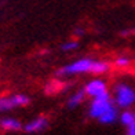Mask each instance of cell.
Wrapping results in <instances>:
<instances>
[{
    "label": "cell",
    "mask_w": 135,
    "mask_h": 135,
    "mask_svg": "<svg viewBox=\"0 0 135 135\" xmlns=\"http://www.w3.org/2000/svg\"><path fill=\"white\" fill-rule=\"evenodd\" d=\"M113 99L112 95L109 97H103V98H97V99H91L88 109H87V114L90 119L99 121V119L103 114L108 112V109L113 105Z\"/></svg>",
    "instance_id": "4"
},
{
    "label": "cell",
    "mask_w": 135,
    "mask_h": 135,
    "mask_svg": "<svg viewBox=\"0 0 135 135\" xmlns=\"http://www.w3.org/2000/svg\"><path fill=\"white\" fill-rule=\"evenodd\" d=\"M94 61L90 57H83L79 58L76 61L64 65L62 68H59L57 72V76L61 77H69V76H79V75H87V73H93V66Z\"/></svg>",
    "instance_id": "2"
},
{
    "label": "cell",
    "mask_w": 135,
    "mask_h": 135,
    "mask_svg": "<svg viewBox=\"0 0 135 135\" xmlns=\"http://www.w3.org/2000/svg\"><path fill=\"white\" fill-rule=\"evenodd\" d=\"M30 103V98L26 94H13L0 97V113L10 112L17 108H23Z\"/></svg>",
    "instance_id": "5"
},
{
    "label": "cell",
    "mask_w": 135,
    "mask_h": 135,
    "mask_svg": "<svg viewBox=\"0 0 135 135\" xmlns=\"http://www.w3.org/2000/svg\"><path fill=\"white\" fill-rule=\"evenodd\" d=\"M121 36H135V26L131 28V29H126V30H123L121 32Z\"/></svg>",
    "instance_id": "14"
},
{
    "label": "cell",
    "mask_w": 135,
    "mask_h": 135,
    "mask_svg": "<svg viewBox=\"0 0 135 135\" xmlns=\"http://www.w3.org/2000/svg\"><path fill=\"white\" fill-rule=\"evenodd\" d=\"M112 99L120 110L135 106V87L127 81H117L112 88Z\"/></svg>",
    "instance_id": "1"
},
{
    "label": "cell",
    "mask_w": 135,
    "mask_h": 135,
    "mask_svg": "<svg viewBox=\"0 0 135 135\" xmlns=\"http://www.w3.org/2000/svg\"><path fill=\"white\" fill-rule=\"evenodd\" d=\"M84 29L83 28H76L75 30H73V36H75V37H83L84 36Z\"/></svg>",
    "instance_id": "13"
},
{
    "label": "cell",
    "mask_w": 135,
    "mask_h": 135,
    "mask_svg": "<svg viewBox=\"0 0 135 135\" xmlns=\"http://www.w3.org/2000/svg\"><path fill=\"white\" fill-rule=\"evenodd\" d=\"M83 90L85 91V94H87V98H91V99H97V98H103V97L112 95L106 80L101 79V76H97L93 80H90L88 83H85Z\"/></svg>",
    "instance_id": "3"
},
{
    "label": "cell",
    "mask_w": 135,
    "mask_h": 135,
    "mask_svg": "<svg viewBox=\"0 0 135 135\" xmlns=\"http://www.w3.org/2000/svg\"><path fill=\"white\" fill-rule=\"evenodd\" d=\"M77 48H79V41L77 40H69V41H65L61 44V50L65 51V52L76 51Z\"/></svg>",
    "instance_id": "12"
},
{
    "label": "cell",
    "mask_w": 135,
    "mask_h": 135,
    "mask_svg": "<svg viewBox=\"0 0 135 135\" xmlns=\"http://www.w3.org/2000/svg\"><path fill=\"white\" fill-rule=\"evenodd\" d=\"M48 117L47 116H37V117L32 119L30 121H28L26 124H23V132L26 134H39L43 132L48 128Z\"/></svg>",
    "instance_id": "6"
},
{
    "label": "cell",
    "mask_w": 135,
    "mask_h": 135,
    "mask_svg": "<svg viewBox=\"0 0 135 135\" xmlns=\"http://www.w3.org/2000/svg\"><path fill=\"white\" fill-rule=\"evenodd\" d=\"M131 65H132V58L130 55H126V54L117 55L113 61V66L116 69H120V70L128 69V68H131Z\"/></svg>",
    "instance_id": "10"
},
{
    "label": "cell",
    "mask_w": 135,
    "mask_h": 135,
    "mask_svg": "<svg viewBox=\"0 0 135 135\" xmlns=\"http://www.w3.org/2000/svg\"><path fill=\"white\" fill-rule=\"evenodd\" d=\"M119 121L120 124H123L126 128L132 124L135 121V110L134 109H124L120 112V116H119Z\"/></svg>",
    "instance_id": "11"
},
{
    "label": "cell",
    "mask_w": 135,
    "mask_h": 135,
    "mask_svg": "<svg viewBox=\"0 0 135 135\" xmlns=\"http://www.w3.org/2000/svg\"><path fill=\"white\" fill-rule=\"evenodd\" d=\"M112 69V64L106 59H95L94 61V66H93V73L94 76H102L106 75Z\"/></svg>",
    "instance_id": "9"
},
{
    "label": "cell",
    "mask_w": 135,
    "mask_h": 135,
    "mask_svg": "<svg viewBox=\"0 0 135 135\" xmlns=\"http://www.w3.org/2000/svg\"><path fill=\"white\" fill-rule=\"evenodd\" d=\"M126 130H127V135H135V121L128 126Z\"/></svg>",
    "instance_id": "15"
},
{
    "label": "cell",
    "mask_w": 135,
    "mask_h": 135,
    "mask_svg": "<svg viewBox=\"0 0 135 135\" xmlns=\"http://www.w3.org/2000/svg\"><path fill=\"white\" fill-rule=\"evenodd\" d=\"M0 128L6 132H18L23 131V124L15 117H3L0 119Z\"/></svg>",
    "instance_id": "7"
},
{
    "label": "cell",
    "mask_w": 135,
    "mask_h": 135,
    "mask_svg": "<svg viewBox=\"0 0 135 135\" xmlns=\"http://www.w3.org/2000/svg\"><path fill=\"white\" fill-rule=\"evenodd\" d=\"M85 98H87V94H85V91L81 88V90H77L75 91L69 98H68L66 101V106L69 109H77L80 105H83Z\"/></svg>",
    "instance_id": "8"
}]
</instances>
